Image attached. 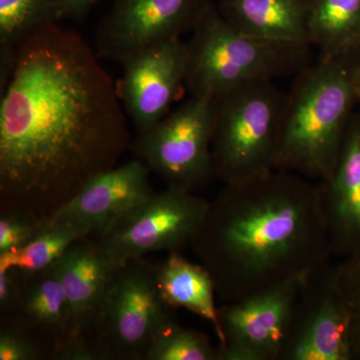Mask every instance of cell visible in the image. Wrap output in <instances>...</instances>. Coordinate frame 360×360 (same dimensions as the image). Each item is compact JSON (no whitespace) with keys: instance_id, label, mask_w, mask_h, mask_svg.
<instances>
[{"instance_id":"6da1fadb","label":"cell","mask_w":360,"mask_h":360,"mask_svg":"<svg viewBox=\"0 0 360 360\" xmlns=\"http://www.w3.org/2000/svg\"><path fill=\"white\" fill-rule=\"evenodd\" d=\"M96 51L58 23L16 49L0 103V206L46 219L130 144L117 85Z\"/></svg>"},{"instance_id":"7a4b0ae2","label":"cell","mask_w":360,"mask_h":360,"mask_svg":"<svg viewBox=\"0 0 360 360\" xmlns=\"http://www.w3.org/2000/svg\"><path fill=\"white\" fill-rule=\"evenodd\" d=\"M191 248L219 304L307 276L333 255L319 184L277 169L224 184Z\"/></svg>"},{"instance_id":"3957f363","label":"cell","mask_w":360,"mask_h":360,"mask_svg":"<svg viewBox=\"0 0 360 360\" xmlns=\"http://www.w3.org/2000/svg\"><path fill=\"white\" fill-rule=\"evenodd\" d=\"M356 92L345 56H319L300 70L286 94L276 169L326 179L340 155Z\"/></svg>"},{"instance_id":"277c9868","label":"cell","mask_w":360,"mask_h":360,"mask_svg":"<svg viewBox=\"0 0 360 360\" xmlns=\"http://www.w3.org/2000/svg\"><path fill=\"white\" fill-rule=\"evenodd\" d=\"M187 46L184 87L191 96L214 97L257 82L297 75L310 63V45L257 39L231 27L210 2Z\"/></svg>"},{"instance_id":"5b68a950","label":"cell","mask_w":360,"mask_h":360,"mask_svg":"<svg viewBox=\"0 0 360 360\" xmlns=\"http://www.w3.org/2000/svg\"><path fill=\"white\" fill-rule=\"evenodd\" d=\"M286 94L274 82L241 85L214 97L215 176L243 181L276 169Z\"/></svg>"},{"instance_id":"8992f818","label":"cell","mask_w":360,"mask_h":360,"mask_svg":"<svg viewBox=\"0 0 360 360\" xmlns=\"http://www.w3.org/2000/svg\"><path fill=\"white\" fill-rule=\"evenodd\" d=\"M172 316L158 290L156 264L139 258L118 269L89 338L103 360H146L155 333Z\"/></svg>"},{"instance_id":"52a82bcc","label":"cell","mask_w":360,"mask_h":360,"mask_svg":"<svg viewBox=\"0 0 360 360\" xmlns=\"http://www.w3.org/2000/svg\"><path fill=\"white\" fill-rule=\"evenodd\" d=\"M213 124L214 98L191 96L150 129L139 132L132 149L167 186L196 193L217 177Z\"/></svg>"},{"instance_id":"ba28073f","label":"cell","mask_w":360,"mask_h":360,"mask_svg":"<svg viewBox=\"0 0 360 360\" xmlns=\"http://www.w3.org/2000/svg\"><path fill=\"white\" fill-rule=\"evenodd\" d=\"M207 207L208 200L196 193L167 186L96 238L120 266L149 253L179 251L191 245Z\"/></svg>"},{"instance_id":"9c48e42d","label":"cell","mask_w":360,"mask_h":360,"mask_svg":"<svg viewBox=\"0 0 360 360\" xmlns=\"http://www.w3.org/2000/svg\"><path fill=\"white\" fill-rule=\"evenodd\" d=\"M304 276L219 304L217 360H281Z\"/></svg>"},{"instance_id":"30bf717a","label":"cell","mask_w":360,"mask_h":360,"mask_svg":"<svg viewBox=\"0 0 360 360\" xmlns=\"http://www.w3.org/2000/svg\"><path fill=\"white\" fill-rule=\"evenodd\" d=\"M349 312L341 292L338 266L329 262L303 278L281 360H348Z\"/></svg>"},{"instance_id":"8fae6325","label":"cell","mask_w":360,"mask_h":360,"mask_svg":"<svg viewBox=\"0 0 360 360\" xmlns=\"http://www.w3.org/2000/svg\"><path fill=\"white\" fill-rule=\"evenodd\" d=\"M212 0H115L99 25V58L122 63L142 49L193 32Z\"/></svg>"},{"instance_id":"7c38bea8","label":"cell","mask_w":360,"mask_h":360,"mask_svg":"<svg viewBox=\"0 0 360 360\" xmlns=\"http://www.w3.org/2000/svg\"><path fill=\"white\" fill-rule=\"evenodd\" d=\"M117 84L125 112L139 132L146 131L170 112L184 86L187 46L180 37L165 40L136 52L120 63Z\"/></svg>"},{"instance_id":"4fadbf2b","label":"cell","mask_w":360,"mask_h":360,"mask_svg":"<svg viewBox=\"0 0 360 360\" xmlns=\"http://www.w3.org/2000/svg\"><path fill=\"white\" fill-rule=\"evenodd\" d=\"M150 168L141 161H127L89 180L77 195L49 215L103 236L135 206L155 193Z\"/></svg>"},{"instance_id":"5bb4252c","label":"cell","mask_w":360,"mask_h":360,"mask_svg":"<svg viewBox=\"0 0 360 360\" xmlns=\"http://www.w3.org/2000/svg\"><path fill=\"white\" fill-rule=\"evenodd\" d=\"M52 269L70 304L72 326L70 340L89 338L120 265L106 253L98 239L90 236L71 245Z\"/></svg>"},{"instance_id":"9a60e30c","label":"cell","mask_w":360,"mask_h":360,"mask_svg":"<svg viewBox=\"0 0 360 360\" xmlns=\"http://www.w3.org/2000/svg\"><path fill=\"white\" fill-rule=\"evenodd\" d=\"M333 255L360 258V127L348 125L335 167L319 181Z\"/></svg>"},{"instance_id":"2e32d148","label":"cell","mask_w":360,"mask_h":360,"mask_svg":"<svg viewBox=\"0 0 360 360\" xmlns=\"http://www.w3.org/2000/svg\"><path fill=\"white\" fill-rule=\"evenodd\" d=\"M311 4L312 0H219L217 9L231 27L243 34L309 44Z\"/></svg>"},{"instance_id":"e0dca14e","label":"cell","mask_w":360,"mask_h":360,"mask_svg":"<svg viewBox=\"0 0 360 360\" xmlns=\"http://www.w3.org/2000/svg\"><path fill=\"white\" fill-rule=\"evenodd\" d=\"M21 274L23 291L20 307L8 319L20 322L41 338L52 348L54 356L72 335L65 290L52 266L34 274Z\"/></svg>"},{"instance_id":"ac0fdd59","label":"cell","mask_w":360,"mask_h":360,"mask_svg":"<svg viewBox=\"0 0 360 360\" xmlns=\"http://www.w3.org/2000/svg\"><path fill=\"white\" fill-rule=\"evenodd\" d=\"M156 281L161 298L170 309H184L212 324L219 335L217 291L208 270L180 255L169 252L156 264Z\"/></svg>"},{"instance_id":"d6986e66","label":"cell","mask_w":360,"mask_h":360,"mask_svg":"<svg viewBox=\"0 0 360 360\" xmlns=\"http://www.w3.org/2000/svg\"><path fill=\"white\" fill-rule=\"evenodd\" d=\"M65 20L60 0H0V86L13 72L18 44L30 33Z\"/></svg>"},{"instance_id":"ffe728a7","label":"cell","mask_w":360,"mask_h":360,"mask_svg":"<svg viewBox=\"0 0 360 360\" xmlns=\"http://www.w3.org/2000/svg\"><path fill=\"white\" fill-rule=\"evenodd\" d=\"M309 35L321 56H345L360 39V0H312Z\"/></svg>"},{"instance_id":"44dd1931","label":"cell","mask_w":360,"mask_h":360,"mask_svg":"<svg viewBox=\"0 0 360 360\" xmlns=\"http://www.w3.org/2000/svg\"><path fill=\"white\" fill-rule=\"evenodd\" d=\"M90 232L68 220L49 217L39 233L25 248L0 255V269L34 274L52 266L71 245Z\"/></svg>"},{"instance_id":"7402d4cb","label":"cell","mask_w":360,"mask_h":360,"mask_svg":"<svg viewBox=\"0 0 360 360\" xmlns=\"http://www.w3.org/2000/svg\"><path fill=\"white\" fill-rule=\"evenodd\" d=\"M146 360H217V348L205 333L182 328L172 316L155 333Z\"/></svg>"},{"instance_id":"603a6c76","label":"cell","mask_w":360,"mask_h":360,"mask_svg":"<svg viewBox=\"0 0 360 360\" xmlns=\"http://www.w3.org/2000/svg\"><path fill=\"white\" fill-rule=\"evenodd\" d=\"M53 359V350L41 338L13 319H1L0 360Z\"/></svg>"},{"instance_id":"cb8c5ba5","label":"cell","mask_w":360,"mask_h":360,"mask_svg":"<svg viewBox=\"0 0 360 360\" xmlns=\"http://www.w3.org/2000/svg\"><path fill=\"white\" fill-rule=\"evenodd\" d=\"M0 212V255L25 248L45 221L44 217L20 208L1 207Z\"/></svg>"},{"instance_id":"d4e9b609","label":"cell","mask_w":360,"mask_h":360,"mask_svg":"<svg viewBox=\"0 0 360 360\" xmlns=\"http://www.w3.org/2000/svg\"><path fill=\"white\" fill-rule=\"evenodd\" d=\"M338 278L349 312L352 355H360V258H350L338 266Z\"/></svg>"},{"instance_id":"484cf974","label":"cell","mask_w":360,"mask_h":360,"mask_svg":"<svg viewBox=\"0 0 360 360\" xmlns=\"http://www.w3.org/2000/svg\"><path fill=\"white\" fill-rule=\"evenodd\" d=\"M23 277L20 270L0 269V312L1 319L13 316L20 307Z\"/></svg>"},{"instance_id":"4316f807","label":"cell","mask_w":360,"mask_h":360,"mask_svg":"<svg viewBox=\"0 0 360 360\" xmlns=\"http://www.w3.org/2000/svg\"><path fill=\"white\" fill-rule=\"evenodd\" d=\"M53 360H103V357L89 338H75L59 348Z\"/></svg>"},{"instance_id":"83f0119b","label":"cell","mask_w":360,"mask_h":360,"mask_svg":"<svg viewBox=\"0 0 360 360\" xmlns=\"http://www.w3.org/2000/svg\"><path fill=\"white\" fill-rule=\"evenodd\" d=\"M101 0H60L61 8H63V18H84L87 13Z\"/></svg>"},{"instance_id":"f1b7e54d","label":"cell","mask_w":360,"mask_h":360,"mask_svg":"<svg viewBox=\"0 0 360 360\" xmlns=\"http://www.w3.org/2000/svg\"><path fill=\"white\" fill-rule=\"evenodd\" d=\"M357 91H360V80H357Z\"/></svg>"}]
</instances>
